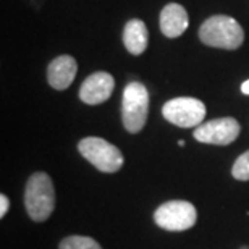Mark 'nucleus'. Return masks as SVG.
I'll use <instances>...</instances> for the list:
<instances>
[{
    "mask_svg": "<svg viewBox=\"0 0 249 249\" xmlns=\"http://www.w3.org/2000/svg\"><path fill=\"white\" fill-rule=\"evenodd\" d=\"M197 220L196 207L188 201H168L154 212V222L167 231H185Z\"/></svg>",
    "mask_w": 249,
    "mask_h": 249,
    "instance_id": "39448f33",
    "label": "nucleus"
},
{
    "mask_svg": "<svg viewBox=\"0 0 249 249\" xmlns=\"http://www.w3.org/2000/svg\"><path fill=\"white\" fill-rule=\"evenodd\" d=\"M241 249H248V246H243V248H241Z\"/></svg>",
    "mask_w": 249,
    "mask_h": 249,
    "instance_id": "f3484780",
    "label": "nucleus"
},
{
    "mask_svg": "<svg viewBox=\"0 0 249 249\" xmlns=\"http://www.w3.org/2000/svg\"><path fill=\"white\" fill-rule=\"evenodd\" d=\"M240 123L235 118H215L206 122L194 129L193 136L196 141L204 144H215V146H228L240 136Z\"/></svg>",
    "mask_w": 249,
    "mask_h": 249,
    "instance_id": "0eeeda50",
    "label": "nucleus"
},
{
    "mask_svg": "<svg viewBox=\"0 0 249 249\" xmlns=\"http://www.w3.org/2000/svg\"><path fill=\"white\" fill-rule=\"evenodd\" d=\"M199 39L209 47L236 51L243 46L245 33L235 18L227 17V15H215L201 24Z\"/></svg>",
    "mask_w": 249,
    "mask_h": 249,
    "instance_id": "f257e3e1",
    "label": "nucleus"
},
{
    "mask_svg": "<svg viewBox=\"0 0 249 249\" xmlns=\"http://www.w3.org/2000/svg\"><path fill=\"white\" fill-rule=\"evenodd\" d=\"M8 207H10V201L5 194H0V217H5L8 212Z\"/></svg>",
    "mask_w": 249,
    "mask_h": 249,
    "instance_id": "4468645a",
    "label": "nucleus"
},
{
    "mask_svg": "<svg viewBox=\"0 0 249 249\" xmlns=\"http://www.w3.org/2000/svg\"><path fill=\"white\" fill-rule=\"evenodd\" d=\"M231 175L238 181H248L249 180V151L241 154L233 163Z\"/></svg>",
    "mask_w": 249,
    "mask_h": 249,
    "instance_id": "ddd939ff",
    "label": "nucleus"
},
{
    "mask_svg": "<svg viewBox=\"0 0 249 249\" xmlns=\"http://www.w3.org/2000/svg\"><path fill=\"white\" fill-rule=\"evenodd\" d=\"M162 115L180 128H197L206 117V106L194 97H175L163 104Z\"/></svg>",
    "mask_w": 249,
    "mask_h": 249,
    "instance_id": "423d86ee",
    "label": "nucleus"
},
{
    "mask_svg": "<svg viewBox=\"0 0 249 249\" xmlns=\"http://www.w3.org/2000/svg\"><path fill=\"white\" fill-rule=\"evenodd\" d=\"M78 151L88 162L104 173H117L124 163L120 149L102 138L89 136L81 139Z\"/></svg>",
    "mask_w": 249,
    "mask_h": 249,
    "instance_id": "20e7f679",
    "label": "nucleus"
},
{
    "mask_svg": "<svg viewBox=\"0 0 249 249\" xmlns=\"http://www.w3.org/2000/svg\"><path fill=\"white\" fill-rule=\"evenodd\" d=\"M178 146L183 147V146H185V141H183V139H180V141H178Z\"/></svg>",
    "mask_w": 249,
    "mask_h": 249,
    "instance_id": "dca6fc26",
    "label": "nucleus"
},
{
    "mask_svg": "<svg viewBox=\"0 0 249 249\" xmlns=\"http://www.w3.org/2000/svg\"><path fill=\"white\" fill-rule=\"evenodd\" d=\"M24 206L33 222H46L55 209V189L52 178L44 172L29 177L24 189Z\"/></svg>",
    "mask_w": 249,
    "mask_h": 249,
    "instance_id": "f03ea898",
    "label": "nucleus"
},
{
    "mask_svg": "<svg viewBox=\"0 0 249 249\" xmlns=\"http://www.w3.org/2000/svg\"><path fill=\"white\" fill-rule=\"evenodd\" d=\"M123 42L124 47L133 55H141L147 49L149 44V33L144 21L141 19H129L123 31Z\"/></svg>",
    "mask_w": 249,
    "mask_h": 249,
    "instance_id": "9b49d317",
    "label": "nucleus"
},
{
    "mask_svg": "<svg viewBox=\"0 0 249 249\" xmlns=\"http://www.w3.org/2000/svg\"><path fill=\"white\" fill-rule=\"evenodd\" d=\"M241 92L246 94V96H249V79H246V81L241 84Z\"/></svg>",
    "mask_w": 249,
    "mask_h": 249,
    "instance_id": "2eb2a0df",
    "label": "nucleus"
},
{
    "mask_svg": "<svg viewBox=\"0 0 249 249\" xmlns=\"http://www.w3.org/2000/svg\"><path fill=\"white\" fill-rule=\"evenodd\" d=\"M113 88H115V79L110 73L96 71L83 81L79 88V99L88 106H99L110 99Z\"/></svg>",
    "mask_w": 249,
    "mask_h": 249,
    "instance_id": "6e6552de",
    "label": "nucleus"
},
{
    "mask_svg": "<svg viewBox=\"0 0 249 249\" xmlns=\"http://www.w3.org/2000/svg\"><path fill=\"white\" fill-rule=\"evenodd\" d=\"M58 249H102L101 245L91 236L71 235L63 238L58 245Z\"/></svg>",
    "mask_w": 249,
    "mask_h": 249,
    "instance_id": "f8f14e48",
    "label": "nucleus"
},
{
    "mask_svg": "<svg viewBox=\"0 0 249 249\" xmlns=\"http://www.w3.org/2000/svg\"><path fill=\"white\" fill-rule=\"evenodd\" d=\"M149 113V92L139 81L126 84L122 97V120L128 133L136 134L144 128Z\"/></svg>",
    "mask_w": 249,
    "mask_h": 249,
    "instance_id": "7ed1b4c3",
    "label": "nucleus"
},
{
    "mask_svg": "<svg viewBox=\"0 0 249 249\" xmlns=\"http://www.w3.org/2000/svg\"><path fill=\"white\" fill-rule=\"evenodd\" d=\"M189 26V18L183 5L168 3L160 12V29L168 39L180 37Z\"/></svg>",
    "mask_w": 249,
    "mask_h": 249,
    "instance_id": "9d476101",
    "label": "nucleus"
},
{
    "mask_svg": "<svg viewBox=\"0 0 249 249\" xmlns=\"http://www.w3.org/2000/svg\"><path fill=\"white\" fill-rule=\"evenodd\" d=\"M78 71V63L71 55H60L53 58L47 68V81L49 84L57 89V91H65L71 86Z\"/></svg>",
    "mask_w": 249,
    "mask_h": 249,
    "instance_id": "1a4fd4ad",
    "label": "nucleus"
}]
</instances>
